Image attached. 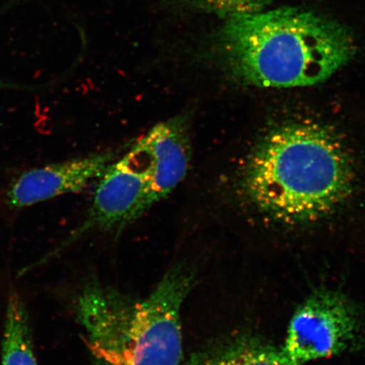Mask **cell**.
<instances>
[{
	"instance_id": "6da1fadb",
	"label": "cell",
	"mask_w": 365,
	"mask_h": 365,
	"mask_svg": "<svg viewBox=\"0 0 365 365\" xmlns=\"http://www.w3.org/2000/svg\"><path fill=\"white\" fill-rule=\"evenodd\" d=\"M327 103L282 99L254 121L227 176L232 202L287 225L327 220L362 202L359 120Z\"/></svg>"
},
{
	"instance_id": "277c9868",
	"label": "cell",
	"mask_w": 365,
	"mask_h": 365,
	"mask_svg": "<svg viewBox=\"0 0 365 365\" xmlns=\"http://www.w3.org/2000/svg\"><path fill=\"white\" fill-rule=\"evenodd\" d=\"M150 170L147 154L135 143L114 160L96 182L88 216L56 253L91 232L120 231L147 212Z\"/></svg>"
},
{
	"instance_id": "7a4b0ae2",
	"label": "cell",
	"mask_w": 365,
	"mask_h": 365,
	"mask_svg": "<svg viewBox=\"0 0 365 365\" xmlns=\"http://www.w3.org/2000/svg\"><path fill=\"white\" fill-rule=\"evenodd\" d=\"M192 50L228 81L268 93L325 84L353 61L357 45L341 23L282 7L225 18Z\"/></svg>"
},
{
	"instance_id": "9c48e42d",
	"label": "cell",
	"mask_w": 365,
	"mask_h": 365,
	"mask_svg": "<svg viewBox=\"0 0 365 365\" xmlns=\"http://www.w3.org/2000/svg\"><path fill=\"white\" fill-rule=\"evenodd\" d=\"M2 365H38L24 304L12 294L8 300L2 342Z\"/></svg>"
},
{
	"instance_id": "30bf717a",
	"label": "cell",
	"mask_w": 365,
	"mask_h": 365,
	"mask_svg": "<svg viewBox=\"0 0 365 365\" xmlns=\"http://www.w3.org/2000/svg\"><path fill=\"white\" fill-rule=\"evenodd\" d=\"M158 10L175 17L214 15L222 19L266 10L272 0H148Z\"/></svg>"
},
{
	"instance_id": "3957f363",
	"label": "cell",
	"mask_w": 365,
	"mask_h": 365,
	"mask_svg": "<svg viewBox=\"0 0 365 365\" xmlns=\"http://www.w3.org/2000/svg\"><path fill=\"white\" fill-rule=\"evenodd\" d=\"M195 284V271L184 262L172 267L143 299L88 282L76 313L91 365H180L181 309Z\"/></svg>"
},
{
	"instance_id": "5b68a950",
	"label": "cell",
	"mask_w": 365,
	"mask_h": 365,
	"mask_svg": "<svg viewBox=\"0 0 365 365\" xmlns=\"http://www.w3.org/2000/svg\"><path fill=\"white\" fill-rule=\"evenodd\" d=\"M357 331V318L345 299L331 293L317 294L292 318L282 352L303 365L344 350Z\"/></svg>"
},
{
	"instance_id": "52a82bcc",
	"label": "cell",
	"mask_w": 365,
	"mask_h": 365,
	"mask_svg": "<svg viewBox=\"0 0 365 365\" xmlns=\"http://www.w3.org/2000/svg\"><path fill=\"white\" fill-rule=\"evenodd\" d=\"M118 157V153L107 150L23 173L9 190L8 203L22 208L59 195L81 192L97 182Z\"/></svg>"
},
{
	"instance_id": "8992f818",
	"label": "cell",
	"mask_w": 365,
	"mask_h": 365,
	"mask_svg": "<svg viewBox=\"0 0 365 365\" xmlns=\"http://www.w3.org/2000/svg\"><path fill=\"white\" fill-rule=\"evenodd\" d=\"M191 118L190 111L182 112L158 123L136 141L147 154L150 168L148 211L170 196L188 175L192 159Z\"/></svg>"
},
{
	"instance_id": "ba28073f",
	"label": "cell",
	"mask_w": 365,
	"mask_h": 365,
	"mask_svg": "<svg viewBox=\"0 0 365 365\" xmlns=\"http://www.w3.org/2000/svg\"><path fill=\"white\" fill-rule=\"evenodd\" d=\"M182 365H298L284 352L250 346L243 342H227L208 346L191 355Z\"/></svg>"
}]
</instances>
